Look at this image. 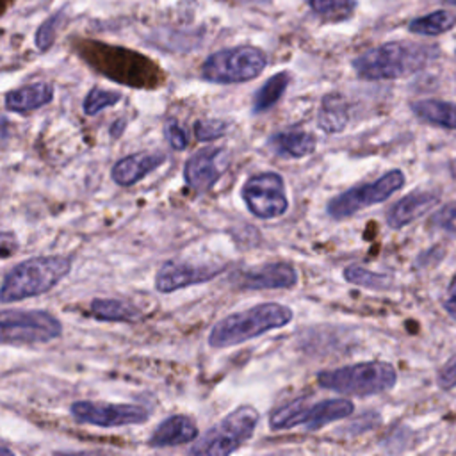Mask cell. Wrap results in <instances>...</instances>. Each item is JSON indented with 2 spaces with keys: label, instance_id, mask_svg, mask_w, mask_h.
Here are the masks:
<instances>
[{
  "label": "cell",
  "instance_id": "cell-1",
  "mask_svg": "<svg viewBox=\"0 0 456 456\" xmlns=\"http://www.w3.org/2000/svg\"><path fill=\"white\" fill-rule=\"evenodd\" d=\"M438 57V48L413 41H390L360 53L353 68L365 80H395L413 75Z\"/></svg>",
  "mask_w": 456,
  "mask_h": 456
},
{
  "label": "cell",
  "instance_id": "cell-2",
  "mask_svg": "<svg viewBox=\"0 0 456 456\" xmlns=\"http://www.w3.org/2000/svg\"><path fill=\"white\" fill-rule=\"evenodd\" d=\"M292 310L281 303H260L242 312H233L214 324L208 346L216 349L232 347L278 330L292 321Z\"/></svg>",
  "mask_w": 456,
  "mask_h": 456
},
{
  "label": "cell",
  "instance_id": "cell-3",
  "mask_svg": "<svg viewBox=\"0 0 456 456\" xmlns=\"http://www.w3.org/2000/svg\"><path fill=\"white\" fill-rule=\"evenodd\" d=\"M71 271V258L64 255L34 256L16 264L2 280L0 303L23 301L52 290Z\"/></svg>",
  "mask_w": 456,
  "mask_h": 456
},
{
  "label": "cell",
  "instance_id": "cell-4",
  "mask_svg": "<svg viewBox=\"0 0 456 456\" xmlns=\"http://www.w3.org/2000/svg\"><path fill=\"white\" fill-rule=\"evenodd\" d=\"M397 381V370L392 363L372 360L338 369L322 370L317 374V383L337 394L344 395H376L394 388Z\"/></svg>",
  "mask_w": 456,
  "mask_h": 456
},
{
  "label": "cell",
  "instance_id": "cell-5",
  "mask_svg": "<svg viewBox=\"0 0 456 456\" xmlns=\"http://www.w3.org/2000/svg\"><path fill=\"white\" fill-rule=\"evenodd\" d=\"M354 411L351 399H324L310 403L301 397L276 408L269 417L271 429H292L301 426L306 431H317L331 422L342 420Z\"/></svg>",
  "mask_w": 456,
  "mask_h": 456
},
{
  "label": "cell",
  "instance_id": "cell-6",
  "mask_svg": "<svg viewBox=\"0 0 456 456\" xmlns=\"http://www.w3.org/2000/svg\"><path fill=\"white\" fill-rule=\"evenodd\" d=\"M258 420L260 415L253 406H239L223 417L221 422L212 426L198 442H194L189 452L205 456L232 454L253 436Z\"/></svg>",
  "mask_w": 456,
  "mask_h": 456
},
{
  "label": "cell",
  "instance_id": "cell-7",
  "mask_svg": "<svg viewBox=\"0 0 456 456\" xmlns=\"http://www.w3.org/2000/svg\"><path fill=\"white\" fill-rule=\"evenodd\" d=\"M265 64L262 50L248 45L233 46L210 53L201 66V77L214 84H240L256 78Z\"/></svg>",
  "mask_w": 456,
  "mask_h": 456
},
{
  "label": "cell",
  "instance_id": "cell-8",
  "mask_svg": "<svg viewBox=\"0 0 456 456\" xmlns=\"http://www.w3.org/2000/svg\"><path fill=\"white\" fill-rule=\"evenodd\" d=\"M62 335L61 321L45 310H2L0 344H45Z\"/></svg>",
  "mask_w": 456,
  "mask_h": 456
},
{
  "label": "cell",
  "instance_id": "cell-9",
  "mask_svg": "<svg viewBox=\"0 0 456 456\" xmlns=\"http://www.w3.org/2000/svg\"><path fill=\"white\" fill-rule=\"evenodd\" d=\"M404 185V175L401 169H390L379 178L365 183H358L335 198H331L326 205V212L333 219H346L354 216L356 212L369 208L372 205L383 203L394 192H397Z\"/></svg>",
  "mask_w": 456,
  "mask_h": 456
},
{
  "label": "cell",
  "instance_id": "cell-10",
  "mask_svg": "<svg viewBox=\"0 0 456 456\" xmlns=\"http://www.w3.org/2000/svg\"><path fill=\"white\" fill-rule=\"evenodd\" d=\"M248 210L258 219H274L287 212L289 200L281 175L264 171L249 176L240 191Z\"/></svg>",
  "mask_w": 456,
  "mask_h": 456
},
{
  "label": "cell",
  "instance_id": "cell-11",
  "mask_svg": "<svg viewBox=\"0 0 456 456\" xmlns=\"http://www.w3.org/2000/svg\"><path fill=\"white\" fill-rule=\"evenodd\" d=\"M71 417L80 424L98 428H121L144 424L150 419L148 408L128 403H103V401H75L69 406Z\"/></svg>",
  "mask_w": 456,
  "mask_h": 456
},
{
  "label": "cell",
  "instance_id": "cell-12",
  "mask_svg": "<svg viewBox=\"0 0 456 456\" xmlns=\"http://www.w3.org/2000/svg\"><path fill=\"white\" fill-rule=\"evenodd\" d=\"M230 157L224 148L207 146L192 153L183 166V178L196 192H207L228 167Z\"/></svg>",
  "mask_w": 456,
  "mask_h": 456
},
{
  "label": "cell",
  "instance_id": "cell-13",
  "mask_svg": "<svg viewBox=\"0 0 456 456\" xmlns=\"http://www.w3.org/2000/svg\"><path fill=\"white\" fill-rule=\"evenodd\" d=\"M221 271L223 265L167 260L160 265V269L155 274V289L164 294L175 292L178 289L212 281L216 276L221 274Z\"/></svg>",
  "mask_w": 456,
  "mask_h": 456
},
{
  "label": "cell",
  "instance_id": "cell-14",
  "mask_svg": "<svg viewBox=\"0 0 456 456\" xmlns=\"http://www.w3.org/2000/svg\"><path fill=\"white\" fill-rule=\"evenodd\" d=\"M233 283L239 289H290L297 283V271L287 262H269L256 267L242 269L233 274Z\"/></svg>",
  "mask_w": 456,
  "mask_h": 456
},
{
  "label": "cell",
  "instance_id": "cell-15",
  "mask_svg": "<svg viewBox=\"0 0 456 456\" xmlns=\"http://www.w3.org/2000/svg\"><path fill=\"white\" fill-rule=\"evenodd\" d=\"M166 155L160 151H139V153H132L126 155L123 159H119L110 171L112 180L118 185H134L135 182L142 180L144 176H148L151 171H155L157 167H160L166 162Z\"/></svg>",
  "mask_w": 456,
  "mask_h": 456
},
{
  "label": "cell",
  "instance_id": "cell-16",
  "mask_svg": "<svg viewBox=\"0 0 456 456\" xmlns=\"http://www.w3.org/2000/svg\"><path fill=\"white\" fill-rule=\"evenodd\" d=\"M438 203V192L435 191H413L403 196L399 201L392 205L387 214V224L390 228H403L420 216L428 214Z\"/></svg>",
  "mask_w": 456,
  "mask_h": 456
},
{
  "label": "cell",
  "instance_id": "cell-17",
  "mask_svg": "<svg viewBox=\"0 0 456 456\" xmlns=\"http://www.w3.org/2000/svg\"><path fill=\"white\" fill-rule=\"evenodd\" d=\"M198 426L189 415H171L164 419L155 431L148 438V445L160 449V447H175L182 444H189L196 440Z\"/></svg>",
  "mask_w": 456,
  "mask_h": 456
},
{
  "label": "cell",
  "instance_id": "cell-18",
  "mask_svg": "<svg viewBox=\"0 0 456 456\" xmlns=\"http://www.w3.org/2000/svg\"><path fill=\"white\" fill-rule=\"evenodd\" d=\"M53 100V86L48 82H34L12 89L5 94V109L27 114L48 105Z\"/></svg>",
  "mask_w": 456,
  "mask_h": 456
},
{
  "label": "cell",
  "instance_id": "cell-19",
  "mask_svg": "<svg viewBox=\"0 0 456 456\" xmlns=\"http://www.w3.org/2000/svg\"><path fill=\"white\" fill-rule=\"evenodd\" d=\"M269 148L278 157H289V159H303L310 153H314L317 141L310 132L305 130H285L276 132L269 137Z\"/></svg>",
  "mask_w": 456,
  "mask_h": 456
},
{
  "label": "cell",
  "instance_id": "cell-20",
  "mask_svg": "<svg viewBox=\"0 0 456 456\" xmlns=\"http://www.w3.org/2000/svg\"><path fill=\"white\" fill-rule=\"evenodd\" d=\"M89 310L94 319L105 322H135L142 317V310L126 299L96 297L91 301Z\"/></svg>",
  "mask_w": 456,
  "mask_h": 456
},
{
  "label": "cell",
  "instance_id": "cell-21",
  "mask_svg": "<svg viewBox=\"0 0 456 456\" xmlns=\"http://www.w3.org/2000/svg\"><path fill=\"white\" fill-rule=\"evenodd\" d=\"M411 110L419 119L429 125L456 130V102H444L435 98L415 100L411 103Z\"/></svg>",
  "mask_w": 456,
  "mask_h": 456
},
{
  "label": "cell",
  "instance_id": "cell-22",
  "mask_svg": "<svg viewBox=\"0 0 456 456\" xmlns=\"http://www.w3.org/2000/svg\"><path fill=\"white\" fill-rule=\"evenodd\" d=\"M349 121V110L344 102V98L337 94H330L322 100V105L319 109L317 116V125L326 132V134H335L344 130V126Z\"/></svg>",
  "mask_w": 456,
  "mask_h": 456
},
{
  "label": "cell",
  "instance_id": "cell-23",
  "mask_svg": "<svg viewBox=\"0 0 456 456\" xmlns=\"http://www.w3.org/2000/svg\"><path fill=\"white\" fill-rule=\"evenodd\" d=\"M289 82H290V75L287 71H280V73L269 77L253 96V105H251L253 114L269 110L274 103H278V100L283 96Z\"/></svg>",
  "mask_w": 456,
  "mask_h": 456
},
{
  "label": "cell",
  "instance_id": "cell-24",
  "mask_svg": "<svg viewBox=\"0 0 456 456\" xmlns=\"http://www.w3.org/2000/svg\"><path fill=\"white\" fill-rule=\"evenodd\" d=\"M456 25V14L445 9L429 12L426 16L413 18L408 25V30L411 34L419 36H440L447 30H451Z\"/></svg>",
  "mask_w": 456,
  "mask_h": 456
},
{
  "label": "cell",
  "instance_id": "cell-25",
  "mask_svg": "<svg viewBox=\"0 0 456 456\" xmlns=\"http://www.w3.org/2000/svg\"><path fill=\"white\" fill-rule=\"evenodd\" d=\"M344 280L365 289H372V290H388L392 289L394 280L388 274H381V273H374L367 267L362 265H349L344 269Z\"/></svg>",
  "mask_w": 456,
  "mask_h": 456
},
{
  "label": "cell",
  "instance_id": "cell-26",
  "mask_svg": "<svg viewBox=\"0 0 456 456\" xmlns=\"http://www.w3.org/2000/svg\"><path fill=\"white\" fill-rule=\"evenodd\" d=\"M308 4L315 14L331 21L349 18L356 5L354 0H308Z\"/></svg>",
  "mask_w": 456,
  "mask_h": 456
},
{
  "label": "cell",
  "instance_id": "cell-27",
  "mask_svg": "<svg viewBox=\"0 0 456 456\" xmlns=\"http://www.w3.org/2000/svg\"><path fill=\"white\" fill-rule=\"evenodd\" d=\"M121 100V93L118 91H107V89H100V87H93L82 103V110L87 116H94L100 110L116 105Z\"/></svg>",
  "mask_w": 456,
  "mask_h": 456
},
{
  "label": "cell",
  "instance_id": "cell-28",
  "mask_svg": "<svg viewBox=\"0 0 456 456\" xmlns=\"http://www.w3.org/2000/svg\"><path fill=\"white\" fill-rule=\"evenodd\" d=\"M62 20H64V11H59V12L52 14L46 21H43L39 25V28L36 32V46H37V50L46 52L53 45L57 30L61 27Z\"/></svg>",
  "mask_w": 456,
  "mask_h": 456
},
{
  "label": "cell",
  "instance_id": "cell-29",
  "mask_svg": "<svg viewBox=\"0 0 456 456\" xmlns=\"http://www.w3.org/2000/svg\"><path fill=\"white\" fill-rule=\"evenodd\" d=\"M436 230L445 232L447 235L456 239V201H451L447 205H444L440 210H436L431 216L429 221Z\"/></svg>",
  "mask_w": 456,
  "mask_h": 456
},
{
  "label": "cell",
  "instance_id": "cell-30",
  "mask_svg": "<svg viewBox=\"0 0 456 456\" xmlns=\"http://www.w3.org/2000/svg\"><path fill=\"white\" fill-rule=\"evenodd\" d=\"M228 123L223 119H198L194 123V137L198 141H214L226 134Z\"/></svg>",
  "mask_w": 456,
  "mask_h": 456
},
{
  "label": "cell",
  "instance_id": "cell-31",
  "mask_svg": "<svg viewBox=\"0 0 456 456\" xmlns=\"http://www.w3.org/2000/svg\"><path fill=\"white\" fill-rule=\"evenodd\" d=\"M164 135H166L167 142L171 144V148H175V150H185L187 144H189L185 128H183L178 121H175V119H171V121L166 123V126H164Z\"/></svg>",
  "mask_w": 456,
  "mask_h": 456
},
{
  "label": "cell",
  "instance_id": "cell-32",
  "mask_svg": "<svg viewBox=\"0 0 456 456\" xmlns=\"http://www.w3.org/2000/svg\"><path fill=\"white\" fill-rule=\"evenodd\" d=\"M436 383L442 390H451L456 387V358L440 369L436 376Z\"/></svg>",
  "mask_w": 456,
  "mask_h": 456
},
{
  "label": "cell",
  "instance_id": "cell-33",
  "mask_svg": "<svg viewBox=\"0 0 456 456\" xmlns=\"http://www.w3.org/2000/svg\"><path fill=\"white\" fill-rule=\"evenodd\" d=\"M18 251V239L12 232H0V260L12 256Z\"/></svg>",
  "mask_w": 456,
  "mask_h": 456
},
{
  "label": "cell",
  "instance_id": "cell-34",
  "mask_svg": "<svg viewBox=\"0 0 456 456\" xmlns=\"http://www.w3.org/2000/svg\"><path fill=\"white\" fill-rule=\"evenodd\" d=\"M444 308L456 321V273H454V276H452V280L447 287V297L444 301Z\"/></svg>",
  "mask_w": 456,
  "mask_h": 456
},
{
  "label": "cell",
  "instance_id": "cell-35",
  "mask_svg": "<svg viewBox=\"0 0 456 456\" xmlns=\"http://www.w3.org/2000/svg\"><path fill=\"white\" fill-rule=\"evenodd\" d=\"M123 126H125V121H123V119H119L116 125H112V128H116V132H110V135L119 137V135H121V132H123Z\"/></svg>",
  "mask_w": 456,
  "mask_h": 456
},
{
  "label": "cell",
  "instance_id": "cell-36",
  "mask_svg": "<svg viewBox=\"0 0 456 456\" xmlns=\"http://www.w3.org/2000/svg\"><path fill=\"white\" fill-rule=\"evenodd\" d=\"M0 454H12V451L9 447H2L0 445Z\"/></svg>",
  "mask_w": 456,
  "mask_h": 456
},
{
  "label": "cell",
  "instance_id": "cell-37",
  "mask_svg": "<svg viewBox=\"0 0 456 456\" xmlns=\"http://www.w3.org/2000/svg\"><path fill=\"white\" fill-rule=\"evenodd\" d=\"M451 173H452V176L456 178V160L452 162V166H451Z\"/></svg>",
  "mask_w": 456,
  "mask_h": 456
},
{
  "label": "cell",
  "instance_id": "cell-38",
  "mask_svg": "<svg viewBox=\"0 0 456 456\" xmlns=\"http://www.w3.org/2000/svg\"><path fill=\"white\" fill-rule=\"evenodd\" d=\"M447 2H449V4H454V5H456V0H447Z\"/></svg>",
  "mask_w": 456,
  "mask_h": 456
},
{
  "label": "cell",
  "instance_id": "cell-39",
  "mask_svg": "<svg viewBox=\"0 0 456 456\" xmlns=\"http://www.w3.org/2000/svg\"><path fill=\"white\" fill-rule=\"evenodd\" d=\"M258 2H267V0H258Z\"/></svg>",
  "mask_w": 456,
  "mask_h": 456
}]
</instances>
